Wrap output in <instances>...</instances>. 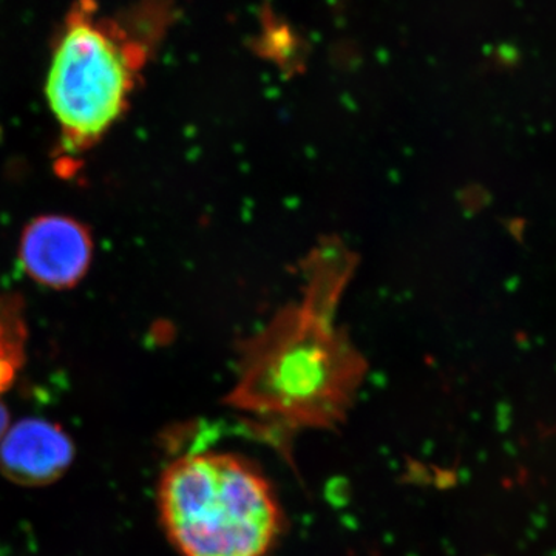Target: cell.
Masks as SVG:
<instances>
[{
    "label": "cell",
    "mask_w": 556,
    "mask_h": 556,
    "mask_svg": "<svg viewBox=\"0 0 556 556\" xmlns=\"http://www.w3.org/2000/svg\"><path fill=\"white\" fill-rule=\"evenodd\" d=\"M302 302L287 306L241 346L229 405L288 430H331L346 417L367 362L336 325L354 260L314 249Z\"/></svg>",
    "instance_id": "obj_1"
},
{
    "label": "cell",
    "mask_w": 556,
    "mask_h": 556,
    "mask_svg": "<svg viewBox=\"0 0 556 556\" xmlns=\"http://www.w3.org/2000/svg\"><path fill=\"white\" fill-rule=\"evenodd\" d=\"M159 507L181 556H268L283 530L268 479L229 453L174 460L161 478Z\"/></svg>",
    "instance_id": "obj_2"
},
{
    "label": "cell",
    "mask_w": 556,
    "mask_h": 556,
    "mask_svg": "<svg viewBox=\"0 0 556 556\" xmlns=\"http://www.w3.org/2000/svg\"><path fill=\"white\" fill-rule=\"evenodd\" d=\"M90 2L68 14L47 78V100L70 153L86 152L118 123L148 51L116 25L91 20Z\"/></svg>",
    "instance_id": "obj_3"
},
{
    "label": "cell",
    "mask_w": 556,
    "mask_h": 556,
    "mask_svg": "<svg viewBox=\"0 0 556 556\" xmlns=\"http://www.w3.org/2000/svg\"><path fill=\"white\" fill-rule=\"evenodd\" d=\"M21 262L25 273L43 287H76L93 257L89 229L65 215H42L33 219L22 233Z\"/></svg>",
    "instance_id": "obj_4"
},
{
    "label": "cell",
    "mask_w": 556,
    "mask_h": 556,
    "mask_svg": "<svg viewBox=\"0 0 556 556\" xmlns=\"http://www.w3.org/2000/svg\"><path fill=\"white\" fill-rule=\"evenodd\" d=\"M73 457L72 439L47 420H21L0 442V470L14 484H51L68 470Z\"/></svg>",
    "instance_id": "obj_5"
},
{
    "label": "cell",
    "mask_w": 556,
    "mask_h": 556,
    "mask_svg": "<svg viewBox=\"0 0 556 556\" xmlns=\"http://www.w3.org/2000/svg\"><path fill=\"white\" fill-rule=\"evenodd\" d=\"M25 327L13 300L0 294V394L9 390L24 361Z\"/></svg>",
    "instance_id": "obj_6"
},
{
    "label": "cell",
    "mask_w": 556,
    "mask_h": 556,
    "mask_svg": "<svg viewBox=\"0 0 556 556\" xmlns=\"http://www.w3.org/2000/svg\"><path fill=\"white\" fill-rule=\"evenodd\" d=\"M7 426H9V413H7V408L3 407L2 402H0V442H2L3 437H5Z\"/></svg>",
    "instance_id": "obj_7"
}]
</instances>
